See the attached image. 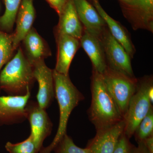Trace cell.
<instances>
[{
  "instance_id": "obj_1",
  "label": "cell",
  "mask_w": 153,
  "mask_h": 153,
  "mask_svg": "<svg viewBox=\"0 0 153 153\" xmlns=\"http://www.w3.org/2000/svg\"><path fill=\"white\" fill-rule=\"evenodd\" d=\"M91 90V103L88 114L96 131L109 127L123 119L114 100L106 88L102 74L94 69Z\"/></svg>"
},
{
  "instance_id": "obj_2",
  "label": "cell",
  "mask_w": 153,
  "mask_h": 153,
  "mask_svg": "<svg viewBox=\"0 0 153 153\" xmlns=\"http://www.w3.org/2000/svg\"><path fill=\"white\" fill-rule=\"evenodd\" d=\"M55 97L59 108V121L57 133L52 142L43 147L40 153H51L66 133L67 124L72 111L84 99V97L71 82L69 75L60 74L53 69Z\"/></svg>"
},
{
  "instance_id": "obj_3",
  "label": "cell",
  "mask_w": 153,
  "mask_h": 153,
  "mask_svg": "<svg viewBox=\"0 0 153 153\" xmlns=\"http://www.w3.org/2000/svg\"><path fill=\"white\" fill-rule=\"evenodd\" d=\"M35 80L33 66L19 47L0 72V88L7 95H25L30 91Z\"/></svg>"
},
{
  "instance_id": "obj_4",
  "label": "cell",
  "mask_w": 153,
  "mask_h": 153,
  "mask_svg": "<svg viewBox=\"0 0 153 153\" xmlns=\"http://www.w3.org/2000/svg\"><path fill=\"white\" fill-rule=\"evenodd\" d=\"M153 88V79L148 76L138 80L136 90L129 102L123 119L125 122L124 134L130 139L143 118L152 107L149 93Z\"/></svg>"
},
{
  "instance_id": "obj_5",
  "label": "cell",
  "mask_w": 153,
  "mask_h": 153,
  "mask_svg": "<svg viewBox=\"0 0 153 153\" xmlns=\"http://www.w3.org/2000/svg\"><path fill=\"white\" fill-rule=\"evenodd\" d=\"M102 75L106 88L124 118L130 100L136 90L138 80L108 67Z\"/></svg>"
},
{
  "instance_id": "obj_6",
  "label": "cell",
  "mask_w": 153,
  "mask_h": 153,
  "mask_svg": "<svg viewBox=\"0 0 153 153\" xmlns=\"http://www.w3.org/2000/svg\"><path fill=\"white\" fill-rule=\"evenodd\" d=\"M100 39L104 50L107 67L119 73L134 77L130 56L112 37L108 28Z\"/></svg>"
},
{
  "instance_id": "obj_7",
  "label": "cell",
  "mask_w": 153,
  "mask_h": 153,
  "mask_svg": "<svg viewBox=\"0 0 153 153\" xmlns=\"http://www.w3.org/2000/svg\"><path fill=\"white\" fill-rule=\"evenodd\" d=\"M26 111L31 127L30 135L39 152L43 147L44 140L52 132L53 124L46 109L42 108L37 102L29 100L26 105Z\"/></svg>"
},
{
  "instance_id": "obj_8",
  "label": "cell",
  "mask_w": 153,
  "mask_h": 153,
  "mask_svg": "<svg viewBox=\"0 0 153 153\" xmlns=\"http://www.w3.org/2000/svg\"><path fill=\"white\" fill-rule=\"evenodd\" d=\"M31 91L23 96H0V126L18 124L27 120L26 106Z\"/></svg>"
},
{
  "instance_id": "obj_9",
  "label": "cell",
  "mask_w": 153,
  "mask_h": 153,
  "mask_svg": "<svg viewBox=\"0 0 153 153\" xmlns=\"http://www.w3.org/2000/svg\"><path fill=\"white\" fill-rule=\"evenodd\" d=\"M33 66L34 79L38 84L37 102L42 108L46 109L55 97L53 70L47 66L44 60H38Z\"/></svg>"
},
{
  "instance_id": "obj_10",
  "label": "cell",
  "mask_w": 153,
  "mask_h": 153,
  "mask_svg": "<svg viewBox=\"0 0 153 153\" xmlns=\"http://www.w3.org/2000/svg\"><path fill=\"white\" fill-rule=\"evenodd\" d=\"M125 128L123 119L109 127L97 130L95 137L89 140L86 148L92 153H112Z\"/></svg>"
},
{
  "instance_id": "obj_11",
  "label": "cell",
  "mask_w": 153,
  "mask_h": 153,
  "mask_svg": "<svg viewBox=\"0 0 153 153\" xmlns=\"http://www.w3.org/2000/svg\"><path fill=\"white\" fill-rule=\"evenodd\" d=\"M73 1L83 29L100 39L107 27L96 9L87 0H73Z\"/></svg>"
},
{
  "instance_id": "obj_12",
  "label": "cell",
  "mask_w": 153,
  "mask_h": 153,
  "mask_svg": "<svg viewBox=\"0 0 153 153\" xmlns=\"http://www.w3.org/2000/svg\"><path fill=\"white\" fill-rule=\"evenodd\" d=\"M57 52L55 70L60 74L69 75L71 62L80 45L79 39L71 36L57 35Z\"/></svg>"
},
{
  "instance_id": "obj_13",
  "label": "cell",
  "mask_w": 153,
  "mask_h": 153,
  "mask_svg": "<svg viewBox=\"0 0 153 153\" xmlns=\"http://www.w3.org/2000/svg\"><path fill=\"white\" fill-rule=\"evenodd\" d=\"M33 0H22L16 21V28L13 33V47L15 51L32 28L35 19Z\"/></svg>"
},
{
  "instance_id": "obj_14",
  "label": "cell",
  "mask_w": 153,
  "mask_h": 153,
  "mask_svg": "<svg viewBox=\"0 0 153 153\" xmlns=\"http://www.w3.org/2000/svg\"><path fill=\"white\" fill-rule=\"evenodd\" d=\"M59 16L57 35H66L79 40L84 29L76 13L73 0H68Z\"/></svg>"
},
{
  "instance_id": "obj_15",
  "label": "cell",
  "mask_w": 153,
  "mask_h": 153,
  "mask_svg": "<svg viewBox=\"0 0 153 153\" xmlns=\"http://www.w3.org/2000/svg\"><path fill=\"white\" fill-rule=\"evenodd\" d=\"M80 45L88 55L93 65V69L103 74L107 67L102 44L100 39L83 30L79 39Z\"/></svg>"
},
{
  "instance_id": "obj_16",
  "label": "cell",
  "mask_w": 153,
  "mask_h": 153,
  "mask_svg": "<svg viewBox=\"0 0 153 153\" xmlns=\"http://www.w3.org/2000/svg\"><path fill=\"white\" fill-rule=\"evenodd\" d=\"M93 4L98 13L104 20L111 36L123 47L130 57H132L134 54V47L127 31L119 22L107 13L98 0H93Z\"/></svg>"
},
{
  "instance_id": "obj_17",
  "label": "cell",
  "mask_w": 153,
  "mask_h": 153,
  "mask_svg": "<svg viewBox=\"0 0 153 153\" xmlns=\"http://www.w3.org/2000/svg\"><path fill=\"white\" fill-rule=\"evenodd\" d=\"M22 42L26 54L25 56L32 65L51 55L48 45L34 28L30 30Z\"/></svg>"
},
{
  "instance_id": "obj_18",
  "label": "cell",
  "mask_w": 153,
  "mask_h": 153,
  "mask_svg": "<svg viewBox=\"0 0 153 153\" xmlns=\"http://www.w3.org/2000/svg\"><path fill=\"white\" fill-rule=\"evenodd\" d=\"M136 12L132 24L134 28L153 30V0H134L129 6Z\"/></svg>"
},
{
  "instance_id": "obj_19",
  "label": "cell",
  "mask_w": 153,
  "mask_h": 153,
  "mask_svg": "<svg viewBox=\"0 0 153 153\" xmlns=\"http://www.w3.org/2000/svg\"><path fill=\"white\" fill-rule=\"evenodd\" d=\"M5 11L0 17V30L10 33L13 30L22 0H4Z\"/></svg>"
},
{
  "instance_id": "obj_20",
  "label": "cell",
  "mask_w": 153,
  "mask_h": 153,
  "mask_svg": "<svg viewBox=\"0 0 153 153\" xmlns=\"http://www.w3.org/2000/svg\"><path fill=\"white\" fill-rule=\"evenodd\" d=\"M13 33L10 34L0 30V72L3 66L10 60L14 51L13 43ZM0 88V93H1Z\"/></svg>"
},
{
  "instance_id": "obj_21",
  "label": "cell",
  "mask_w": 153,
  "mask_h": 153,
  "mask_svg": "<svg viewBox=\"0 0 153 153\" xmlns=\"http://www.w3.org/2000/svg\"><path fill=\"white\" fill-rule=\"evenodd\" d=\"M134 135L137 142L143 141L148 137L153 135V106L137 127Z\"/></svg>"
},
{
  "instance_id": "obj_22",
  "label": "cell",
  "mask_w": 153,
  "mask_h": 153,
  "mask_svg": "<svg viewBox=\"0 0 153 153\" xmlns=\"http://www.w3.org/2000/svg\"><path fill=\"white\" fill-rule=\"evenodd\" d=\"M6 150L9 153H38L39 152L33 137H29L22 142L17 143L8 142L5 146Z\"/></svg>"
},
{
  "instance_id": "obj_23",
  "label": "cell",
  "mask_w": 153,
  "mask_h": 153,
  "mask_svg": "<svg viewBox=\"0 0 153 153\" xmlns=\"http://www.w3.org/2000/svg\"><path fill=\"white\" fill-rule=\"evenodd\" d=\"M55 153H92L87 148H79L74 143L73 140L65 134L54 149Z\"/></svg>"
},
{
  "instance_id": "obj_24",
  "label": "cell",
  "mask_w": 153,
  "mask_h": 153,
  "mask_svg": "<svg viewBox=\"0 0 153 153\" xmlns=\"http://www.w3.org/2000/svg\"><path fill=\"white\" fill-rule=\"evenodd\" d=\"M134 146L124 134L120 137L112 153H133Z\"/></svg>"
},
{
  "instance_id": "obj_25",
  "label": "cell",
  "mask_w": 153,
  "mask_h": 153,
  "mask_svg": "<svg viewBox=\"0 0 153 153\" xmlns=\"http://www.w3.org/2000/svg\"><path fill=\"white\" fill-rule=\"evenodd\" d=\"M60 16L66 6L68 0H46Z\"/></svg>"
},
{
  "instance_id": "obj_26",
  "label": "cell",
  "mask_w": 153,
  "mask_h": 153,
  "mask_svg": "<svg viewBox=\"0 0 153 153\" xmlns=\"http://www.w3.org/2000/svg\"><path fill=\"white\" fill-rule=\"evenodd\" d=\"M137 146H134L133 153H151L145 146L143 141L137 142Z\"/></svg>"
},
{
  "instance_id": "obj_27",
  "label": "cell",
  "mask_w": 153,
  "mask_h": 153,
  "mask_svg": "<svg viewBox=\"0 0 153 153\" xmlns=\"http://www.w3.org/2000/svg\"><path fill=\"white\" fill-rule=\"evenodd\" d=\"M143 141L150 152L153 153V135L148 137Z\"/></svg>"
},
{
  "instance_id": "obj_28",
  "label": "cell",
  "mask_w": 153,
  "mask_h": 153,
  "mask_svg": "<svg viewBox=\"0 0 153 153\" xmlns=\"http://www.w3.org/2000/svg\"><path fill=\"white\" fill-rule=\"evenodd\" d=\"M120 1H121L123 3L125 4L128 7H129L132 4L134 0H120Z\"/></svg>"
}]
</instances>
